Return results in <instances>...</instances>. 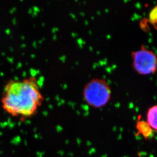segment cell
I'll return each instance as SVG.
<instances>
[{
  "mask_svg": "<svg viewBox=\"0 0 157 157\" xmlns=\"http://www.w3.org/2000/svg\"><path fill=\"white\" fill-rule=\"evenodd\" d=\"M111 89L104 79L94 78L89 80L83 88V99L92 108H100L108 103L111 98Z\"/></svg>",
  "mask_w": 157,
  "mask_h": 157,
  "instance_id": "2",
  "label": "cell"
},
{
  "mask_svg": "<svg viewBox=\"0 0 157 157\" xmlns=\"http://www.w3.org/2000/svg\"><path fill=\"white\" fill-rule=\"evenodd\" d=\"M146 21H143L144 22L145 21V22H142V24H140L141 26L144 27L147 22H150L155 28L157 29V4L150 11L148 18Z\"/></svg>",
  "mask_w": 157,
  "mask_h": 157,
  "instance_id": "6",
  "label": "cell"
},
{
  "mask_svg": "<svg viewBox=\"0 0 157 157\" xmlns=\"http://www.w3.org/2000/svg\"><path fill=\"white\" fill-rule=\"evenodd\" d=\"M132 67L138 74L147 75L157 70V56L153 51L144 46L132 52Z\"/></svg>",
  "mask_w": 157,
  "mask_h": 157,
  "instance_id": "3",
  "label": "cell"
},
{
  "mask_svg": "<svg viewBox=\"0 0 157 157\" xmlns=\"http://www.w3.org/2000/svg\"><path fill=\"white\" fill-rule=\"evenodd\" d=\"M136 128L139 134H141L145 138H148L153 134V129L150 127L147 122L138 119L136 124Z\"/></svg>",
  "mask_w": 157,
  "mask_h": 157,
  "instance_id": "5",
  "label": "cell"
},
{
  "mask_svg": "<svg viewBox=\"0 0 157 157\" xmlns=\"http://www.w3.org/2000/svg\"><path fill=\"white\" fill-rule=\"evenodd\" d=\"M44 100L38 80L31 76L9 82L2 102L6 113L25 120L37 114Z\"/></svg>",
  "mask_w": 157,
  "mask_h": 157,
  "instance_id": "1",
  "label": "cell"
},
{
  "mask_svg": "<svg viewBox=\"0 0 157 157\" xmlns=\"http://www.w3.org/2000/svg\"><path fill=\"white\" fill-rule=\"evenodd\" d=\"M147 122L153 130L157 131V105L148 109L147 113Z\"/></svg>",
  "mask_w": 157,
  "mask_h": 157,
  "instance_id": "4",
  "label": "cell"
}]
</instances>
